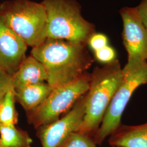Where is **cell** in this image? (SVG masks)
I'll return each instance as SVG.
<instances>
[{"instance_id":"cell-1","label":"cell","mask_w":147,"mask_h":147,"mask_svg":"<svg viewBox=\"0 0 147 147\" xmlns=\"http://www.w3.org/2000/svg\"><path fill=\"white\" fill-rule=\"evenodd\" d=\"M86 44L47 38L32 49L31 55L47 71V83L53 89L68 84L87 73L94 62Z\"/></svg>"},{"instance_id":"cell-2","label":"cell","mask_w":147,"mask_h":147,"mask_svg":"<svg viewBox=\"0 0 147 147\" xmlns=\"http://www.w3.org/2000/svg\"><path fill=\"white\" fill-rule=\"evenodd\" d=\"M123 68L117 59L90 73L85 114L76 131L93 137L98 130L123 79Z\"/></svg>"},{"instance_id":"cell-3","label":"cell","mask_w":147,"mask_h":147,"mask_svg":"<svg viewBox=\"0 0 147 147\" xmlns=\"http://www.w3.org/2000/svg\"><path fill=\"white\" fill-rule=\"evenodd\" d=\"M47 38L87 44L95 33V26L85 20L81 7L73 0H44Z\"/></svg>"},{"instance_id":"cell-4","label":"cell","mask_w":147,"mask_h":147,"mask_svg":"<svg viewBox=\"0 0 147 147\" xmlns=\"http://www.w3.org/2000/svg\"><path fill=\"white\" fill-rule=\"evenodd\" d=\"M0 16L27 46L37 47L47 39V13L42 3L28 0L6 1L0 5Z\"/></svg>"},{"instance_id":"cell-5","label":"cell","mask_w":147,"mask_h":147,"mask_svg":"<svg viewBox=\"0 0 147 147\" xmlns=\"http://www.w3.org/2000/svg\"><path fill=\"white\" fill-rule=\"evenodd\" d=\"M123 79L111 101L98 130L93 137L96 145H101L121 122L126 106L134 92L147 84V61L127 59L122 69Z\"/></svg>"},{"instance_id":"cell-6","label":"cell","mask_w":147,"mask_h":147,"mask_svg":"<svg viewBox=\"0 0 147 147\" xmlns=\"http://www.w3.org/2000/svg\"><path fill=\"white\" fill-rule=\"evenodd\" d=\"M89 82L90 73L87 72L73 82L53 89L41 105L26 113L28 123L37 129L58 120L88 92Z\"/></svg>"},{"instance_id":"cell-7","label":"cell","mask_w":147,"mask_h":147,"mask_svg":"<svg viewBox=\"0 0 147 147\" xmlns=\"http://www.w3.org/2000/svg\"><path fill=\"white\" fill-rule=\"evenodd\" d=\"M87 98L86 93L63 117L37 129L42 147H58L70 134L77 131L84 117Z\"/></svg>"},{"instance_id":"cell-8","label":"cell","mask_w":147,"mask_h":147,"mask_svg":"<svg viewBox=\"0 0 147 147\" xmlns=\"http://www.w3.org/2000/svg\"><path fill=\"white\" fill-rule=\"evenodd\" d=\"M119 14L123 22V44L127 54V59L147 61V28L136 8L123 7Z\"/></svg>"},{"instance_id":"cell-9","label":"cell","mask_w":147,"mask_h":147,"mask_svg":"<svg viewBox=\"0 0 147 147\" xmlns=\"http://www.w3.org/2000/svg\"><path fill=\"white\" fill-rule=\"evenodd\" d=\"M27 47L0 16V69L13 76L26 58Z\"/></svg>"},{"instance_id":"cell-10","label":"cell","mask_w":147,"mask_h":147,"mask_svg":"<svg viewBox=\"0 0 147 147\" xmlns=\"http://www.w3.org/2000/svg\"><path fill=\"white\" fill-rule=\"evenodd\" d=\"M111 147H147V122L128 125L122 123L109 137Z\"/></svg>"},{"instance_id":"cell-11","label":"cell","mask_w":147,"mask_h":147,"mask_svg":"<svg viewBox=\"0 0 147 147\" xmlns=\"http://www.w3.org/2000/svg\"><path fill=\"white\" fill-rule=\"evenodd\" d=\"M14 88L30 84L47 82L48 75L44 66L31 55L22 62L12 76Z\"/></svg>"},{"instance_id":"cell-12","label":"cell","mask_w":147,"mask_h":147,"mask_svg":"<svg viewBox=\"0 0 147 147\" xmlns=\"http://www.w3.org/2000/svg\"><path fill=\"white\" fill-rule=\"evenodd\" d=\"M14 90L16 100L28 113L41 105L53 89L47 82H44L27 85Z\"/></svg>"},{"instance_id":"cell-13","label":"cell","mask_w":147,"mask_h":147,"mask_svg":"<svg viewBox=\"0 0 147 147\" xmlns=\"http://www.w3.org/2000/svg\"><path fill=\"white\" fill-rule=\"evenodd\" d=\"M28 133L15 125H0V147H31Z\"/></svg>"},{"instance_id":"cell-14","label":"cell","mask_w":147,"mask_h":147,"mask_svg":"<svg viewBox=\"0 0 147 147\" xmlns=\"http://www.w3.org/2000/svg\"><path fill=\"white\" fill-rule=\"evenodd\" d=\"M15 101V90L13 86L7 92L0 104V125H16L17 124L18 115Z\"/></svg>"},{"instance_id":"cell-15","label":"cell","mask_w":147,"mask_h":147,"mask_svg":"<svg viewBox=\"0 0 147 147\" xmlns=\"http://www.w3.org/2000/svg\"><path fill=\"white\" fill-rule=\"evenodd\" d=\"M92 137L74 131L69 134L58 147H97Z\"/></svg>"},{"instance_id":"cell-16","label":"cell","mask_w":147,"mask_h":147,"mask_svg":"<svg viewBox=\"0 0 147 147\" xmlns=\"http://www.w3.org/2000/svg\"><path fill=\"white\" fill-rule=\"evenodd\" d=\"M95 58L100 63L107 64L117 59V52L114 47L108 45L94 52Z\"/></svg>"},{"instance_id":"cell-17","label":"cell","mask_w":147,"mask_h":147,"mask_svg":"<svg viewBox=\"0 0 147 147\" xmlns=\"http://www.w3.org/2000/svg\"><path fill=\"white\" fill-rule=\"evenodd\" d=\"M109 38L106 35L101 33H94L89 38L87 44L94 51H98L109 45Z\"/></svg>"},{"instance_id":"cell-18","label":"cell","mask_w":147,"mask_h":147,"mask_svg":"<svg viewBox=\"0 0 147 147\" xmlns=\"http://www.w3.org/2000/svg\"><path fill=\"white\" fill-rule=\"evenodd\" d=\"M13 87L12 76L0 69V104L5 94Z\"/></svg>"},{"instance_id":"cell-19","label":"cell","mask_w":147,"mask_h":147,"mask_svg":"<svg viewBox=\"0 0 147 147\" xmlns=\"http://www.w3.org/2000/svg\"><path fill=\"white\" fill-rule=\"evenodd\" d=\"M135 8L143 24L147 28V0H141Z\"/></svg>"},{"instance_id":"cell-20","label":"cell","mask_w":147,"mask_h":147,"mask_svg":"<svg viewBox=\"0 0 147 147\" xmlns=\"http://www.w3.org/2000/svg\"></svg>"}]
</instances>
